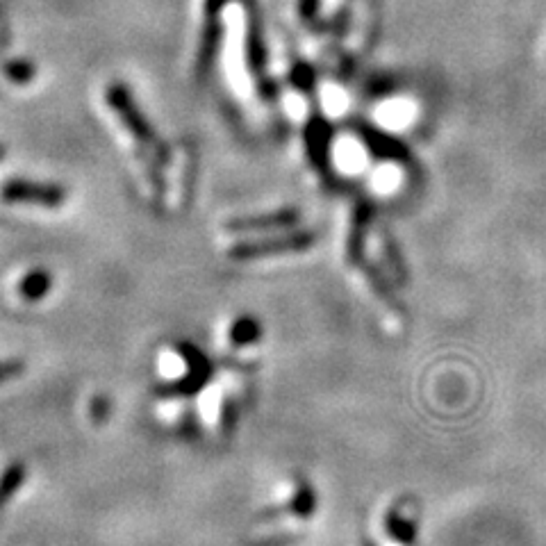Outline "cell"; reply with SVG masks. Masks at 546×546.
I'll return each instance as SVG.
<instances>
[{"label":"cell","mask_w":546,"mask_h":546,"mask_svg":"<svg viewBox=\"0 0 546 546\" xmlns=\"http://www.w3.org/2000/svg\"><path fill=\"white\" fill-rule=\"evenodd\" d=\"M319 499L308 478L289 474L273 485L269 501L248 528L253 546H285L308 531L317 517Z\"/></svg>","instance_id":"1"},{"label":"cell","mask_w":546,"mask_h":546,"mask_svg":"<svg viewBox=\"0 0 546 546\" xmlns=\"http://www.w3.org/2000/svg\"><path fill=\"white\" fill-rule=\"evenodd\" d=\"M155 396L196 399L217 374L212 360L192 342L162 344L155 353Z\"/></svg>","instance_id":"2"},{"label":"cell","mask_w":546,"mask_h":546,"mask_svg":"<svg viewBox=\"0 0 546 546\" xmlns=\"http://www.w3.org/2000/svg\"><path fill=\"white\" fill-rule=\"evenodd\" d=\"M248 380L244 369L223 364L208 385L196 396V424L201 433L223 440L235 433L242 405L246 401Z\"/></svg>","instance_id":"3"},{"label":"cell","mask_w":546,"mask_h":546,"mask_svg":"<svg viewBox=\"0 0 546 546\" xmlns=\"http://www.w3.org/2000/svg\"><path fill=\"white\" fill-rule=\"evenodd\" d=\"M262 339L264 330L260 321L251 317V314H237L221 330L219 351L230 367L244 369L258 360Z\"/></svg>","instance_id":"4"},{"label":"cell","mask_w":546,"mask_h":546,"mask_svg":"<svg viewBox=\"0 0 546 546\" xmlns=\"http://www.w3.org/2000/svg\"><path fill=\"white\" fill-rule=\"evenodd\" d=\"M107 103L112 105L114 114H117V117L121 119V123L126 126V130L130 132V135L137 139L139 146L151 148L157 160H162V162L169 160L167 146L160 142V137L155 135L151 123H148L144 114L139 112L137 103L132 101V96L128 94L126 87H121V85L107 87Z\"/></svg>","instance_id":"5"},{"label":"cell","mask_w":546,"mask_h":546,"mask_svg":"<svg viewBox=\"0 0 546 546\" xmlns=\"http://www.w3.org/2000/svg\"><path fill=\"white\" fill-rule=\"evenodd\" d=\"M5 203L39 205V208H60L66 201V192L57 185H35L28 180H10L0 187Z\"/></svg>","instance_id":"6"},{"label":"cell","mask_w":546,"mask_h":546,"mask_svg":"<svg viewBox=\"0 0 546 546\" xmlns=\"http://www.w3.org/2000/svg\"><path fill=\"white\" fill-rule=\"evenodd\" d=\"M314 242V237L308 233H296L285 237L262 239V242H246L230 248V258L233 260H262L271 258V255L289 253V251H305Z\"/></svg>","instance_id":"7"},{"label":"cell","mask_w":546,"mask_h":546,"mask_svg":"<svg viewBox=\"0 0 546 546\" xmlns=\"http://www.w3.org/2000/svg\"><path fill=\"white\" fill-rule=\"evenodd\" d=\"M221 7L223 0H208V23H205L203 30V44H201V62H198V69L203 73L210 69L214 60V51H217L221 41Z\"/></svg>","instance_id":"8"},{"label":"cell","mask_w":546,"mask_h":546,"mask_svg":"<svg viewBox=\"0 0 546 546\" xmlns=\"http://www.w3.org/2000/svg\"><path fill=\"white\" fill-rule=\"evenodd\" d=\"M53 287V276L46 269H30L26 276L19 278V283H16V296L23 303L35 305L46 299L48 294H51Z\"/></svg>","instance_id":"9"},{"label":"cell","mask_w":546,"mask_h":546,"mask_svg":"<svg viewBox=\"0 0 546 546\" xmlns=\"http://www.w3.org/2000/svg\"><path fill=\"white\" fill-rule=\"evenodd\" d=\"M299 221V212L294 210H283L276 214H264V217H255V219H242V221H230L228 230H264V228H287L294 226V223Z\"/></svg>","instance_id":"10"},{"label":"cell","mask_w":546,"mask_h":546,"mask_svg":"<svg viewBox=\"0 0 546 546\" xmlns=\"http://www.w3.org/2000/svg\"><path fill=\"white\" fill-rule=\"evenodd\" d=\"M23 371H26V362L19 358L0 360V387L12 383V380L16 378H21Z\"/></svg>","instance_id":"11"},{"label":"cell","mask_w":546,"mask_h":546,"mask_svg":"<svg viewBox=\"0 0 546 546\" xmlns=\"http://www.w3.org/2000/svg\"><path fill=\"white\" fill-rule=\"evenodd\" d=\"M0 157H3V151H0Z\"/></svg>","instance_id":"12"}]
</instances>
